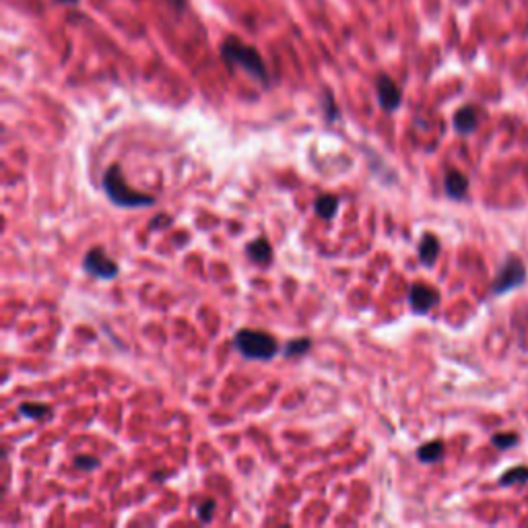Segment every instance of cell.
<instances>
[{
	"label": "cell",
	"mask_w": 528,
	"mask_h": 528,
	"mask_svg": "<svg viewBox=\"0 0 528 528\" xmlns=\"http://www.w3.org/2000/svg\"><path fill=\"white\" fill-rule=\"evenodd\" d=\"M219 54H221V60L230 72L244 70L248 77H252L263 87H270V72L264 62V56L254 45L246 43L242 37L227 35L219 45Z\"/></svg>",
	"instance_id": "cell-1"
},
{
	"label": "cell",
	"mask_w": 528,
	"mask_h": 528,
	"mask_svg": "<svg viewBox=\"0 0 528 528\" xmlns=\"http://www.w3.org/2000/svg\"><path fill=\"white\" fill-rule=\"evenodd\" d=\"M101 186H103V192L110 199V203L120 209H145V207L155 205V199L151 194H143L126 184L120 163H112L105 170Z\"/></svg>",
	"instance_id": "cell-2"
},
{
	"label": "cell",
	"mask_w": 528,
	"mask_h": 528,
	"mask_svg": "<svg viewBox=\"0 0 528 528\" xmlns=\"http://www.w3.org/2000/svg\"><path fill=\"white\" fill-rule=\"evenodd\" d=\"M236 351L252 361H270L278 355V343L276 338L258 328H240L234 336Z\"/></svg>",
	"instance_id": "cell-3"
},
{
	"label": "cell",
	"mask_w": 528,
	"mask_h": 528,
	"mask_svg": "<svg viewBox=\"0 0 528 528\" xmlns=\"http://www.w3.org/2000/svg\"><path fill=\"white\" fill-rule=\"evenodd\" d=\"M527 281V266L522 264L520 258H506V263L502 264L500 272L496 274L494 278V285H491V293L494 295H504L516 287H520L522 283Z\"/></svg>",
	"instance_id": "cell-4"
},
{
	"label": "cell",
	"mask_w": 528,
	"mask_h": 528,
	"mask_svg": "<svg viewBox=\"0 0 528 528\" xmlns=\"http://www.w3.org/2000/svg\"><path fill=\"white\" fill-rule=\"evenodd\" d=\"M83 270L89 274V276H93V278H101V281H110V278H116L118 276V272H120V266L116 261H112L108 254H105V250L101 248V246H95V248H91L87 254H85V258H83Z\"/></svg>",
	"instance_id": "cell-5"
},
{
	"label": "cell",
	"mask_w": 528,
	"mask_h": 528,
	"mask_svg": "<svg viewBox=\"0 0 528 528\" xmlns=\"http://www.w3.org/2000/svg\"><path fill=\"white\" fill-rule=\"evenodd\" d=\"M376 99H378V105L386 112V114H392L400 108L403 103V89L396 85V81L392 77H388L386 72H380L376 77Z\"/></svg>",
	"instance_id": "cell-6"
},
{
	"label": "cell",
	"mask_w": 528,
	"mask_h": 528,
	"mask_svg": "<svg viewBox=\"0 0 528 528\" xmlns=\"http://www.w3.org/2000/svg\"><path fill=\"white\" fill-rule=\"evenodd\" d=\"M407 297H409V305L415 314H427L440 301V293L425 283H413L409 287Z\"/></svg>",
	"instance_id": "cell-7"
},
{
	"label": "cell",
	"mask_w": 528,
	"mask_h": 528,
	"mask_svg": "<svg viewBox=\"0 0 528 528\" xmlns=\"http://www.w3.org/2000/svg\"><path fill=\"white\" fill-rule=\"evenodd\" d=\"M444 190L450 199L460 201L469 192V178L458 170H448L446 178H444Z\"/></svg>",
	"instance_id": "cell-8"
},
{
	"label": "cell",
	"mask_w": 528,
	"mask_h": 528,
	"mask_svg": "<svg viewBox=\"0 0 528 528\" xmlns=\"http://www.w3.org/2000/svg\"><path fill=\"white\" fill-rule=\"evenodd\" d=\"M479 126V114L473 105H465L454 114V128L460 134H471Z\"/></svg>",
	"instance_id": "cell-9"
},
{
	"label": "cell",
	"mask_w": 528,
	"mask_h": 528,
	"mask_svg": "<svg viewBox=\"0 0 528 528\" xmlns=\"http://www.w3.org/2000/svg\"><path fill=\"white\" fill-rule=\"evenodd\" d=\"M246 256L254 264L266 266L272 263V246L266 238H256L246 246Z\"/></svg>",
	"instance_id": "cell-10"
},
{
	"label": "cell",
	"mask_w": 528,
	"mask_h": 528,
	"mask_svg": "<svg viewBox=\"0 0 528 528\" xmlns=\"http://www.w3.org/2000/svg\"><path fill=\"white\" fill-rule=\"evenodd\" d=\"M438 256H440V240L434 234H425L419 242V261L425 266H431L438 261Z\"/></svg>",
	"instance_id": "cell-11"
},
{
	"label": "cell",
	"mask_w": 528,
	"mask_h": 528,
	"mask_svg": "<svg viewBox=\"0 0 528 528\" xmlns=\"http://www.w3.org/2000/svg\"><path fill=\"white\" fill-rule=\"evenodd\" d=\"M314 211L320 219H332L338 211V199L334 194H320L314 203Z\"/></svg>",
	"instance_id": "cell-12"
},
{
	"label": "cell",
	"mask_w": 528,
	"mask_h": 528,
	"mask_svg": "<svg viewBox=\"0 0 528 528\" xmlns=\"http://www.w3.org/2000/svg\"><path fill=\"white\" fill-rule=\"evenodd\" d=\"M417 458L421 463H438L444 458V444L440 440H434V442H427L423 444L419 450H417Z\"/></svg>",
	"instance_id": "cell-13"
},
{
	"label": "cell",
	"mask_w": 528,
	"mask_h": 528,
	"mask_svg": "<svg viewBox=\"0 0 528 528\" xmlns=\"http://www.w3.org/2000/svg\"><path fill=\"white\" fill-rule=\"evenodd\" d=\"M309 347H312V338H309V336L293 338V341H289V343L283 347V355H285V357H297V355L307 353Z\"/></svg>",
	"instance_id": "cell-14"
},
{
	"label": "cell",
	"mask_w": 528,
	"mask_h": 528,
	"mask_svg": "<svg viewBox=\"0 0 528 528\" xmlns=\"http://www.w3.org/2000/svg\"><path fill=\"white\" fill-rule=\"evenodd\" d=\"M19 413L27 419H43L50 415V407L41 403H23L19 407Z\"/></svg>",
	"instance_id": "cell-15"
},
{
	"label": "cell",
	"mask_w": 528,
	"mask_h": 528,
	"mask_svg": "<svg viewBox=\"0 0 528 528\" xmlns=\"http://www.w3.org/2000/svg\"><path fill=\"white\" fill-rule=\"evenodd\" d=\"M528 481V469L527 467H516V469H510L508 473L502 475L500 483L510 487V485H516V483H525Z\"/></svg>",
	"instance_id": "cell-16"
},
{
	"label": "cell",
	"mask_w": 528,
	"mask_h": 528,
	"mask_svg": "<svg viewBox=\"0 0 528 528\" xmlns=\"http://www.w3.org/2000/svg\"><path fill=\"white\" fill-rule=\"evenodd\" d=\"M322 108H324V116L328 122H334L338 118V108H336V101H334V95L326 89L324 95H322Z\"/></svg>",
	"instance_id": "cell-17"
},
{
	"label": "cell",
	"mask_w": 528,
	"mask_h": 528,
	"mask_svg": "<svg viewBox=\"0 0 528 528\" xmlns=\"http://www.w3.org/2000/svg\"><path fill=\"white\" fill-rule=\"evenodd\" d=\"M491 444H494L496 448H500V450H508V448H512V446L518 444V436H516V434H496V436L491 438Z\"/></svg>",
	"instance_id": "cell-18"
},
{
	"label": "cell",
	"mask_w": 528,
	"mask_h": 528,
	"mask_svg": "<svg viewBox=\"0 0 528 528\" xmlns=\"http://www.w3.org/2000/svg\"><path fill=\"white\" fill-rule=\"evenodd\" d=\"M215 508H217V504H215L213 500H205V502L199 506V510H196L199 520H201L203 525H209V522L213 520V516H215Z\"/></svg>",
	"instance_id": "cell-19"
},
{
	"label": "cell",
	"mask_w": 528,
	"mask_h": 528,
	"mask_svg": "<svg viewBox=\"0 0 528 528\" xmlns=\"http://www.w3.org/2000/svg\"><path fill=\"white\" fill-rule=\"evenodd\" d=\"M174 223V219L170 217V215H165V213H159V215H155L151 221H149V232H159V230H163V227H170Z\"/></svg>",
	"instance_id": "cell-20"
},
{
	"label": "cell",
	"mask_w": 528,
	"mask_h": 528,
	"mask_svg": "<svg viewBox=\"0 0 528 528\" xmlns=\"http://www.w3.org/2000/svg\"><path fill=\"white\" fill-rule=\"evenodd\" d=\"M72 465L77 469H83V471H95V469H99V458H95V456H77Z\"/></svg>",
	"instance_id": "cell-21"
},
{
	"label": "cell",
	"mask_w": 528,
	"mask_h": 528,
	"mask_svg": "<svg viewBox=\"0 0 528 528\" xmlns=\"http://www.w3.org/2000/svg\"><path fill=\"white\" fill-rule=\"evenodd\" d=\"M165 4L170 6V10L176 17H184L186 10H188V0H165Z\"/></svg>",
	"instance_id": "cell-22"
},
{
	"label": "cell",
	"mask_w": 528,
	"mask_h": 528,
	"mask_svg": "<svg viewBox=\"0 0 528 528\" xmlns=\"http://www.w3.org/2000/svg\"><path fill=\"white\" fill-rule=\"evenodd\" d=\"M54 4H62V6H79L81 0H52Z\"/></svg>",
	"instance_id": "cell-23"
}]
</instances>
